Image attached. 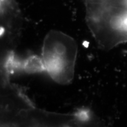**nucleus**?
<instances>
[{
  "instance_id": "obj_1",
  "label": "nucleus",
  "mask_w": 127,
  "mask_h": 127,
  "mask_svg": "<svg viewBox=\"0 0 127 127\" xmlns=\"http://www.w3.org/2000/svg\"><path fill=\"white\" fill-rule=\"evenodd\" d=\"M77 52V44L72 38L61 32L51 31L43 42L42 65L57 83L69 84L74 77Z\"/></svg>"
}]
</instances>
